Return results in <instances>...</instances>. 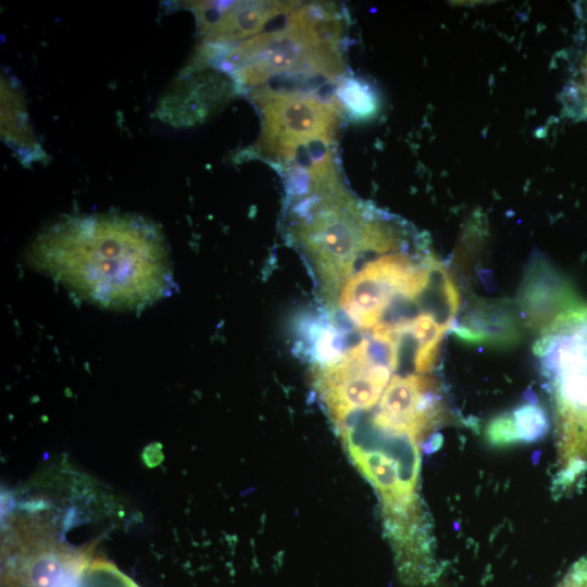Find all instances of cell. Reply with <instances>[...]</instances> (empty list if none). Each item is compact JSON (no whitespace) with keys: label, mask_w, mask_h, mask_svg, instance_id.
I'll list each match as a JSON object with an SVG mask.
<instances>
[{"label":"cell","mask_w":587,"mask_h":587,"mask_svg":"<svg viewBox=\"0 0 587 587\" xmlns=\"http://www.w3.org/2000/svg\"><path fill=\"white\" fill-rule=\"evenodd\" d=\"M26 257L76 297L111 310H142L174 286L163 233L126 212L66 215L37 234Z\"/></svg>","instance_id":"1"},{"label":"cell","mask_w":587,"mask_h":587,"mask_svg":"<svg viewBox=\"0 0 587 587\" xmlns=\"http://www.w3.org/2000/svg\"><path fill=\"white\" fill-rule=\"evenodd\" d=\"M298 1H236L217 4L215 16L202 35V41L190 63L211 64L226 51L264 30L275 17L288 15Z\"/></svg>","instance_id":"6"},{"label":"cell","mask_w":587,"mask_h":587,"mask_svg":"<svg viewBox=\"0 0 587 587\" xmlns=\"http://www.w3.org/2000/svg\"><path fill=\"white\" fill-rule=\"evenodd\" d=\"M486 439L496 447L521 442L511 412L495 416L486 426Z\"/></svg>","instance_id":"13"},{"label":"cell","mask_w":587,"mask_h":587,"mask_svg":"<svg viewBox=\"0 0 587 587\" xmlns=\"http://www.w3.org/2000/svg\"><path fill=\"white\" fill-rule=\"evenodd\" d=\"M453 333L469 344L500 347L514 344L520 336L515 313L507 302L479 299L469 302Z\"/></svg>","instance_id":"9"},{"label":"cell","mask_w":587,"mask_h":587,"mask_svg":"<svg viewBox=\"0 0 587 587\" xmlns=\"http://www.w3.org/2000/svg\"><path fill=\"white\" fill-rule=\"evenodd\" d=\"M47 587H138L114 564L92 554L91 548L63 545Z\"/></svg>","instance_id":"8"},{"label":"cell","mask_w":587,"mask_h":587,"mask_svg":"<svg viewBox=\"0 0 587 587\" xmlns=\"http://www.w3.org/2000/svg\"><path fill=\"white\" fill-rule=\"evenodd\" d=\"M261 129L255 152L279 166H291L301 151L335 145L344 112L336 98L312 91L262 86L249 91Z\"/></svg>","instance_id":"4"},{"label":"cell","mask_w":587,"mask_h":587,"mask_svg":"<svg viewBox=\"0 0 587 587\" xmlns=\"http://www.w3.org/2000/svg\"><path fill=\"white\" fill-rule=\"evenodd\" d=\"M345 13L336 4H300L277 29L241 41L212 64L230 74L239 91L277 76L338 82L346 75Z\"/></svg>","instance_id":"2"},{"label":"cell","mask_w":587,"mask_h":587,"mask_svg":"<svg viewBox=\"0 0 587 587\" xmlns=\"http://www.w3.org/2000/svg\"><path fill=\"white\" fill-rule=\"evenodd\" d=\"M571 92V100L566 101L570 110L582 117H587V60L583 70V78L574 83Z\"/></svg>","instance_id":"14"},{"label":"cell","mask_w":587,"mask_h":587,"mask_svg":"<svg viewBox=\"0 0 587 587\" xmlns=\"http://www.w3.org/2000/svg\"><path fill=\"white\" fill-rule=\"evenodd\" d=\"M557 587H587V555L578 559Z\"/></svg>","instance_id":"15"},{"label":"cell","mask_w":587,"mask_h":587,"mask_svg":"<svg viewBox=\"0 0 587 587\" xmlns=\"http://www.w3.org/2000/svg\"><path fill=\"white\" fill-rule=\"evenodd\" d=\"M510 412L521 442H535L547 434L549 421L540 405L525 403Z\"/></svg>","instance_id":"12"},{"label":"cell","mask_w":587,"mask_h":587,"mask_svg":"<svg viewBox=\"0 0 587 587\" xmlns=\"http://www.w3.org/2000/svg\"><path fill=\"white\" fill-rule=\"evenodd\" d=\"M574 300L548 266L532 265L520 294V308L527 324L540 330Z\"/></svg>","instance_id":"10"},{"label":"cell","mask_w":587,"mask_h":587,"mask_svg":"<svg viewBox=\"0 0 587 587\" xmlns=\"http://www.w3.org/2000/svg\"><path fill=\"white\" fill-rule=\"evenodd\" d=\"M554 415L555 495L587 471V304L574 302L540 330L534 345Z\"/></svg>","instance_id":"3"},{"label":"cell","mask_w":587,"mask_h":587,"mask_svg":"<svg viewBox=\"0 0 587 587\" xmlns=\"http://www.w3.org/2000/svg\"><path fill=\"white\" fill-rule=\"evenodd\" d=\"M1 137L25 166L47 161L29 123L20 82L7 70L1 74Z\"/></svg>","instance_id":"7"},{"label":"cell","mask_w":587,"mask_h":587,"mask_svg":"<svg viewBox=\"0 0 587 587\" xmlns=\"http://www.w3.org/2000/svg\"><path fill=\"white\" fill-rule=\"evenodd\" d=\"M239 89L227 72L189 63L161 97L158 117L174 127H192L216 114Z\"/></svg>","instance_id":"5"},{"label":"cell","mask_w":587,"mask_h":587,"mask_svg":"<svg viewBox=\"0 0 587 587\" xmlns=\"http://www.w3.org/2000/svg\"><path fill=\"white\" fill-rule=\"evenodd\" d=\"M335 98L344 114L355 121H369L380 109L377 91L361 78L345 75L337 82Z\"/></svg>","instance_id":"11"}]
</instances>
